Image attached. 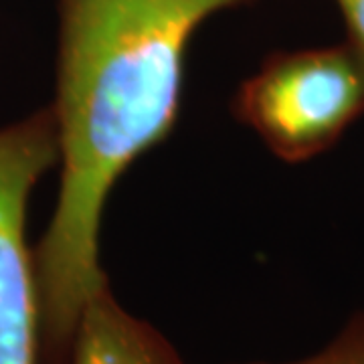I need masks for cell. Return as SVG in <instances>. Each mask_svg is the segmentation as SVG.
<instances>
[{
  "label": "cell",
  "mask_w": 364,
  "mask_h": 364,
  "mask_svg": "<svg viewBox=\"0 0 364 364\" xmlns=\"http://www.w3.org/2000/svg\"><path fill=\"white\" fill-rule=\"evenodd\" d=\"M249 0H61V191L35 251L41 360L65 364L90 299L107 287L100 229L112 186L172 128L188 41Z\"/></svg>",
  "instance_id": "cell-1"
},
{
  "label": "cell",
  "mask_w": 364,
  "mask_h": 364,
  "mask_svg": "<svg viewBox=\"0 0 364 364\" xmlns=\"http://www.w3.org/2000/svg\"><path fill=\"white\" fill-rule=\"evenodd\" d=\"M235 112L275 156L310 160L364 114V57L352 43L273 55L241 85Z\"/></svg>",
  "instance_id": "cell-2"
},
{
  "label": "cell",
  "mask_w": 364,
  "mask_h": 364,
  "mask_svg": "<svg viewBox=\"0 0 364 364\" xmlns=\"http://www.w3.org/2000/svg\"><path fill=\"white\" fill-rule=\"evenodd\" d=\"M59 160L53 109L0 132V364H41L35 253L26 247L33 186Z\"/></svg>",
  "instance_id": "cell-3"
},
{
  "label": "cell",
  "mask_w": 364,
  "mask_h": 364,
  "mask_svg": "<svg viewBox=\"0 0 364 364\" xmlns=\"http://www.w3.org/2000/svg\"><path fill=\"white\" fill-rule=\"evenodd\" d=\"M65 364H184L156 328L128 314L104 287L85 306Z\"/></svg>",
  "instance_id": "cell-4"
},
{
  "label": "cell",
  "mask_w": 364,
  "mask_h": 364,
  "mask_svg": "<svg viewBox=\"0 0 364 364\" xmlns=\"http://www.w3.org/2000/svg\"><path fill=\"white\" fill-rule=\"evenodd\" d=\"M286 364H364V314L356 316L326 348Z\"/></svg>",
  "instance_id": "cell-5"
},
{
  "label": "cell",
  "mask_w": 364,
  "mask_h": 364,
  "mask_svg": "<svg viewBox=\"0 0 364 364\" xmlns=\"http://www.w3.org/2000/svg\"><path fill=\"white\" fill-rule=\"evenodd\" d=\"M350 31V43L364 57V0H336Z\"/></svg>",
  "instance_id": "cell-6"
}]
</instances>
